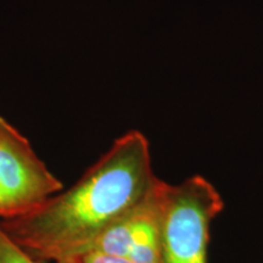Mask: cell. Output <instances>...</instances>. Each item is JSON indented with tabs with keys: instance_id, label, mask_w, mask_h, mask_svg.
<instances>
[{
	"instance_id": "1",
	"label": "cell",
	"mask_w": 263,
	"mask_h": 263,
	"mask_svg": "<svg viewBox=\"0 0 263 263\" xmlns=\"http://www.w3.org/2000/svg\"><path fill=\"white\" fill-rule=\"evenodd\" d=\"M157 182L149 140L130 130L115 140L73 186L28 215L3 219L0 226L38 261H74L145 201Z\"/></svg>"
},
{
	"instance_id": "2",
	"label": "cell",
	"mask_w": 263,
	"mask_h": 263,
	"mask_svg": "<svg viewBox=\"0 0 263 263\" xmlns=\"http://www.w3.org/2000/svg\"><path fill=\"white\" fill-rule=\"evenodd\" d=\"M223 209L221 194L205 177L168 184L160 222L162 263H207L210 228Z\"/></svg>"
},
{
	"instance_id": "3",
	"label": "cell",
	"mask_w": 263,
	"mask_h": 263,
	"mask_svg": "<svg viewBox=\"0 0 263 263\" xmlns=\"http://www.w3.org/2000/svg\"><path fill=\"white\" fill-rule=\"evenodd\" d=\"M61 190L62 183L39 159L27 138L0 116V217H24Z\"/></svg>"
},
{
	"instance_id": "4",
	"label": "cell",
	"mask_w": 263,
	"mask_h": 263,
	"mask_svg": "<svg viewBox=\"0 0 263 263\" xmlns=\"http://www.w3.org/2000/svg\"><path fill=\"white\" fill-rule=\"evenodd\" d=\"M161 183H162V180L159 179L155 188L153 189V192L149 194L145 201L139 207H137L129 215L123 217L122 219H120L117 223H115L114 226L105 230L103 234L93 242L88 252H97V254L127 258L138 229H139L144 217L149 211L151 203H153L157 192H159Z\"/></svg>"
},
{
	"instance_id": "5",
	"label": "cell",
	"mask_w": 263,
	"mask_h": 263,
	"mask_svg": "<svg viewBox=\"0 0 263 263\" xmlns=\"http://www.w3.org/2000/svg\"><path fill=\"white\" fill-rule=\"evenodd\" d=\"M0 263H41L22 249L0 226Z\"/></svg>"
},
{
	"instance_id": "6",
	"label": "cell",
	"mask_w": 263,
	"mask_h": 263,
	"mask_svg": "<svg viewBox=\"0 0 263 263\" xmlns=\"http://www.w3.org/2000/svg\"><path fill=\"white\" fill-rule=\"evenodd\" d=\"M76 263H132L128 258L124 257H115V256H107L103 254H97V252H88L77 259Z\"/></svg>"
},
{
	"instance_id": "7",
	"label": "cell",
	"mask_w": 263,
	"mask_h": 263,
	"mask_svg": "<svg viewBox=\"0 0 263 263\" xmlns=\"http://www.w3.org/2000/svg\"><path fill=\"white\" fill-rule=\"evenodd\" d=\"M57 263H76L74 261H62V262H57Z\"/></svg>"
}]
</instances>
